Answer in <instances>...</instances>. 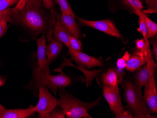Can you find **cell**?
I'll list each match as a JSON object with an SVG mask.
<instances>
[{
	"label": "cell",
	"mask_w": 157,
	"mask_h": 118,
	"mask_svg": "<svg viewBox=\"0 0 157 118\" xmlns=\"http://www.w3.org/2000/svg\"><path fill=\"white\" fill-rule=\"evenodd\" d=\"M5 109H6L1 104H0V113H1Z\"/></svg>",
	"instance_id": "cell-36"
},
{
	"label": "cell",
	"mask_w": 157,
	"mask_h": 118,
	"mask_svg": "<svg viewBox=\"0 0 157 118\" xmlns=\"http://www.w3.org/2000/svg\"><path fill=\"white\" fill-rule=\"evenodd\" d=\"M130 57V54L126 52L122 58L118 59L117 61V67L119 72L122 71L125 68L126 62L129 59Z\"/></svg>",
	"instance_id": "cell-24"
},
{
	"label": "cell",
	"mask_w": 157,
	"mask_h": 118,
	"mask_svg": "<svg viewBox=\"0 0 157 118\" xmlns=\"http://www.w3.org/2000/svg\"><path fill=\"white\" fill-rule=\"evenodd\" d=\"M55 38L64 44L67 48L70 47V34L67 29L63 26L60 21L58 20L54 25Z\"/></svg>",
	"instance_id": "cell-15"
},
{
	"label": "cell",
	"mask_w": 157,
	"mask_h": 118,
	"mask_svg": "<svg viewBox=\"0 0 157 118\" xmlns=\"http://www.w3.org/2000/svg\"><path fill=\"white\" fill-rule=\"evenodd\" d=\"M82 46V43L78 39L76 38L71 35L70 36V47L75 51H81Z\"/></svg>",
	"instance_id": "cell-25"
},
{
	"label": "cell",
	"mask_w": 157,
	"mask_h": 118,
	"mask_svg": "<svg viewBox=\"0 0 157 118\" xmlns=\"http://www.w3.org/2000/svg\"><path fill=\"white\" fill-rule=\"evenodd\" d=\"M11 10L10 9L0 12V20L2 18H7L8 19L9 22L11 21Z\"/></svg>",
	"instance_id": "cell-30"
},
{
	"label": "cell",
	"mask_w": 157,
	"mask_h": 118,
	"mask_svg": "<svg viewBox=\"0 0 157 118\" xmlns=\"http://www.w3.org/2000/svg\"><path fill=\"white\" fill-rule=\"evenodd\" d=\"M146 63L144 55L138 51L136 55L129 58L126 63L125 68L129 72H134Z\"/></svg>",
	"instance_id": "cell-17"
},
{
	"label": "cell",
	"mask_w": 157,
	"mask_h": 118,
	"mask_svg": "<svg viewBox=\"0 0 157 118\" xmlns=\"http://www.w3.org/2000/svg\"><path fill=\"white\" fill-rule=\"evenodd\" d=\"M143 98L147 107L153 113L157 112V91L154 75L144 86Z\"/></svg>",
	"instance_id": "cell-10"
},
{
	"label": "cell",
	"mask_w": 157,
	"mask_h": 118,
	"mask_svg": "<svg viewBox=\"0 0 157 118\" xmlns=\"http://www.w3.org/2000/svg\"><path fill=\"white\" fill-rule=\"evenodd\" d=\"M56 1L58 2V4L59 6L62 13L69 15L72 16L74 18H76V16L74 13L67 0H56Z\"/></svg>",
	"instance_id": "cell-21"
},
{
	"label": "cell",
	"mask_w": 157,
	"mask_h": 118,
	"mask_svg": "<svg viewBox=\"0 0 157 118\" xmlns=\"http://www.w3.org/2000/svg\"><path fill=\"white\" fill-rule=\"evenodd\" d=\"M39 118H65L66 117L65 113L62 110H59L56 107L52 112L44 115L39 116Z\"/></svg>",
	"instance_id": "cell-22"
},
{
	"label": "cell",
	"mask_w": 157,
	"mask_h": 118,
	"mask_svg": "<svg viewBox=\"0 0 157 118\" xmlns=\"http://www.w3.org/2000/svg\"><path fill=\"white\" fill-rule=\"evenodd\" d=\"M39 100L36 106H34L35 112L39 113V116L47 114L58 106L59 100L56 99L48 92L46 87L39 85Z\"/></svg>",
	"instance_id": "cell-5"
},
{
	"label": "cell",
	"mask_w": 157,
	"mask_h": 118,
	"mask_svg": "<svg viewBox=\"0 0 157 118\" xmlns=\"http://www.w3.org/2000/svg\"><path fill=\"white\" fill-rule=\"evenodd\" d=\"M140 1H144V0H140Z\"/></svg>",
	"instance_id": "cell-38"
},
{
	"label": "cell",
	"mask_w": 157,
	"mask_h": 118,
	"mask_svg": "<svg viewBox=\"0 0 157 118\" xmlns=\"http://www.w3.org/2000/svg\"><path fill=\"white\" fill-rule=\"evenodd\" d=\"M35 77L39 85H44L51 88L56 94L57 89L69 86L71 80L66 74L61 72L58 75H52L50 73L42 72L38 67L35 68Z\"/></svg>",
	"instance_id": "cell-4"
},
{
	"label": "cell",
	"mask_w": 157,
	"mask_h": 118,
	"mask_svg": "<svg viewBox=\"0 0 157 118\" xmlns=\"http://www.w3.org/2000/svg\"><path fill=\"white\" fill-rule=\"evenodd\" d=\"M157 64L153 59H151L146 63L137 70L135 75V84L140 87L145 86L154 75Z\"/></svg>",
	"instance_id": "cell-8"
},
{
	"label": "cell",
	"mask_w": 157,
	"mask_h": 118,
	"mask_svg": "<svg viewBox=\"0 0 157 118\" xmlns=\"http://www.w3.org/2000/svg\"><path fill=\"white\" fill-rule=\"evenodd\" d=\"M75 19V18L72 16L62 13L60 22L69 32L71 36L78 39L81 36V31Z\"/></svg>",
	"instance_id": "cell-12"
},
{
	"label": "cell",
	"mask_w": 157,
	"mask_h": 118,
	"mask_svg": "<svg viewBox=\"0 0 157 118\" xmlns=\"http://www.w3.org/2000/svg\"><path fill=\"white\" fill-rule=\"evenodd\" d=\"M133 12L137 15L139 18L142 19L145 23L148 30V37H152L157 35V24L156 23L152 21L144 12L139 10H133Z\"/></svg>",
	"instance_id": "cell-18"
},
{
	"label": "cell",
	"mask_w": 157,
	"mask_h": 118,
	"mask_svg": "<svg viewBox=\"0 0 157 118\" xmlns=\"http://www.w3.org/2000/svg\"><path fill=\"white\" fill-rule=\"evenodd\" d=\"M145 1L149 9L147 10H144V13H157V0H145Z\"/></svg>",
	"instance_id": "cell-26"
},
{
	"label": "cell",
	"mask_w": 157,
	"mask_h": 118,
	"mask_svg": "<svg viewBox=\"0 0 157 118\" xmlns=\"http://www.w3.org/2000/svg\"><path fill=\"white\" fill-rule=\"evenodd\" d=\"M41 0H20L11 10V21L14 20L34 33H45L52 38L50 27L43 10Z\"/></svg>",
	"instance_id": "cell-1"
},
{
	"label": "cell",
	"mask_w": 157,
	"mask_h": 118,
	"mask_svg": "<svg viewBox=\"0 0 157 118\" xmlns=\"http://www.w3.org/2000/svg\"><path fill=\"white\" fill-rule=\"evenodd\" d=\"M124 2L133 10H141L144 8L143 5L140 0H129L128 2Z\"/></svg>",
	"instance_id": "cell-27"
},
{
	"label": "cell",
	"mask_w": 157,
	"mask_h": 118,
	"mask_svg": "<svg viewBox=\"0 0 157 118\" xmlns=\"http://www.w3.org/2000/svg\"><path fill=\"white\" fill-rule=\"evenodd\" d=\"M76 18H77L78 21L83 25L96 29L112 36L115 37L119 39L123 38L115 25L111 20L107 19L91 21L82 19L77 16Z\"/></svg>",
	"instance_id": "cell-7"
},
{
	"label": "cell",
	"mask_w": 157,
	"mask_h": 118,
	"mask_svg": "<svg viewBox=\"0 0 157 118\" xmlns=\"http://www.w3.org/2000/svg\"><path fill=\"white\" fill-rule=\"evenodd\" d=\"M20 0H11V3H10V6H12L14 4H16Z\"/></svg>",
	"instance_id": "cell-35"
},
{
	"label": "cell",
	"mask_w": 157,
	"mask_h": 118,
	"mask_svg": "<svg viewBox=\"0 0 157 118\" xmlns=\"http://www.w3.org/2000/svg\"><path fill=\"white\" fill-rule=\"evenodd\" d=\"M37 44V61L39 67L44 73H50L49 63L47 55L46 36L43 34L40 38L36 40Z\"/></svg>",
	"instance_id": "cell-11"
},
{
	"label": "cell",
	"mask_w": 157,
	"mask_h": 118,
	"mask_svg": "<svg viewBox=\"0 0 157 118\" xmlns=\"http://www.w3.org/2000/svg\"><path fill=\"white\" fill-rule=\"evenodd\" d=\"M123 87L125 101L135 113L134 118H156L151 115V112L147 107L142 95V87L129 81L125 82Z\"/></svg>",
	"instance_id": "cell-3"
},
{
	"label": "cell",
	"mask_w": 157,
	"mask_h": 118,
	"mask_svg": "<svg viewBox=\"0 0 157 118\" xmlns=\"http://www.w3.org/2000/svg\"><path fill=\"white\" fill-rule=\"evenodd\" d=\"M102 81L105 85L118 87L119 82L118 74L113 69H110L106 73L103 74Z\"/></svg>",
	"instance_id": "cell-19"
},
{
	"label": "cell",
	"mask_w": 157,
	"mask_h": 118,
	"mask_svg": "<svg viewBox=\"0 0 157 118\" xmlns=\"http://www.w3.org/2000/svg\"><path fill=\"white\" fill-rule=\"evenodd\" d=\"M139 26L137 31L141 32L143 36L144 40L146 43H149V37H148V30L145 23L141 18H139Z\"/></svg>",
	"instance_id": "cell-23"
},
{
	"label": "cell",
	"mask_w": 157,
	"mask_h": 118,
	"mask_svg": "<svg viewBox=\"0 0 157 118\" xmlns=\"http://www.w3.org/2000/svg\"><path fill=\"white\" fill-rule=\"evenodd\" d=\"M42 1L44 6L47 9H52L53 7V3L52 0H42Z\"/></svg>",
	"instance_id": "cell-32"
},
{
	"label": "cell",
	"mask_w": 157,
	"mask_h": 118,
	"mask_svg": "<svg viewBox=\"0 0 157 118\" xmlns=\"http://www.w3.org/2000/svg\"><path fill=\"white\" fill-rule=\"evenodd\" d=\"M103 95L108 102L110 109L116 118H119L120 115L125 110L122 105L118 86L113 87L104 84Z\"/></svg>",
	"instance_id": "cell-6"
},
{
	"label": "cell",
	"mask_w": 157,
	"mask_h": 118,
	"mask_svg": "<svg viewBox=\"0 0 157 118\" xmlns=\"http://www.w3.org/2000/svg\"><path fill=\"white\" fill-rule=\"evenodd\" d=\"M68 52L72 59L77 63L78 66L90 69L103 66V63L98 59L82 52L75 51L71 47L68 48Z\"/></svg>",
	"instance_id": "cell-9"
},
{
	"label": "cell",
	"mask_w": 157,
	"mask_h": 118,
	"mask_svg": "<svg viewBox=\"0 0 157 118\" xmlns=\"http://www.w3.org/2000/svg\"><path fill=\"white\" fill-rule=\"evenodd\" d=\"M11 2V0H0V12L8 9Z\"/></svg>",
	"instance_id": "cell-29"
},
{
	"label": "cell",
	"mask_w": 157,
	"mask_h": 118,
	"mask_svg": "<svg viewBox=\"0 0 157 118\" xmlns=\"http://www.w3.org/2000/svg\"><path fill=\"white\" fill-rule=\"evenodd\" d=\"M5 82H6V80L0 76V87L4 85Z\"/></svg>",
	"instance_id": "cell-34"
},
{
	"label": "cell",
	"mask_w": 157,
	"mask_h": 118,
	"mask_svg": "<svg viewBox=\"0 0 157 118\" xmlns=\"http://www.w3.org/2000/svg\"><path fill=\"white\" fill-rule=\"evenodd\" d=\"M63 47L62 43L55 38L52 39L51 43L47 46V55L49 64L52 63L59 55L62 50Z\"/></svg>",
	"instance_id": "cell-16"
},
{
	"label": "cell",
	"mask_w": 157,
	"mask_h": 118,
	"mask_svg": "<svg viewBox=\"0 0 157 118\" xmlns=\"http://www.w3.org/2000/svg\"><path fill=\"white\" fill-rule=\"evenodd\" d=\"M136 48L138 51L143 54L146 62L152 59V53L151 50L150 43H146L144 39H138L135 41Z\"/></svg>",
	"instance_id": "cell-20"
},
{
	"label": "cell",
	"mask_w": 157,
	"mask_h": 118,
	"mask_svg": "<svg viewBox=\"0 0 157 118\" xmlns=\"http://www.w3.org/2000/svg\"><path fill=\"white\" fill-rule=\"evenodd\" d=\"M66 66H71V67H74L80 70H81L83 73L84 74L86 79V83L87 87L91 84V82L94 78L96 77V75L98 74L99 72H101V70H94L92 71H88L85 69V68L81 66H78V67L74 66L73 64L71 62L70 60L67 59L65 58H63V63L61 66L59 67L58 68L54 70V71H58L59 72H61L63 71V68Z\"/></svg>",
	"instance_id": "cell-14"
},
{
	"label": "cell",
	"mask_w": 157,
	"mask_h": 118,
	"mask_svg": "<svg viewBox=\"0 0 157 118\" xmlns=\"http://www.w3.org/2000/svg\"><path fill=\"white\" fill-rule=\"evenodd\" d=\"M151 44L153 47V54L155 56V60L157 61V39H153L151 40Z\"/></svg>",
	"instance_id": "cell-33"
},
{
	"label": "cell",
	"mask_w": 157,
	"mask_h": 118,
	"mask_svg": "<svg viewBox=\"0 0 157 118\" xmlns=\"http://www.w3.org/2000/svg\"><path fill=\"white\" fill-rule=\"evenodd\" d=\"M9 22L7 18H2L0 20V38L3 36L7 29V23Z\"/></svg>",
	"instance_id": "cell-28"
},
{
	"label": "cell",
	"mask_w": 157,
	"mask_h": 118,
	"mask_svg": "<svg viewBox=\"0 0 157 118\" xmlns=\"http://www.w3.org/2000/svg\"><path fill=\"white\" fill-rule=\"evenodd\" d=\"M35 112L34 106L31 105L25 109H5L0 113V118H26Z\"/></svg>",
	"instance_id": "cell-13"
},
{
	"label": "cell",
	"mask_w": 157,
	"mask_h": 118,
	"mask_svg": "<svg viewBox=\"0 0 157 118\" xmlns=\"http://www.w3.org/2000/svg\"><path fill=\"white\" fill-rule=\"evenodd\" d=\"M134 116L129 110H125L119 116V118H133Z\"/></svg>",
	"instance_id": "cell-31"
},
{
	"label": "cell",
	"mask_w": 157,
	"mask_h": 118,
	"mask_svg": "<svg viewBox=\"0 0 157 118\" xmlns=\"http://www.w3.org/2000/svg\"><path fill=\"white\" fill-rule=\"evenodd\" d=\"M100 100L101 97H99L92 103H85L77 99L65 90L61 89L58 106L61 108L67 118H92L88 113V110L98 105Z\"/></svg>",
	"instance_id": "cell-2"
},
{
	"label": "cell",
	"mask_w": 157,
	"mask_h": 118,
	"mask_svg": "<svg viewBox=\"0 0 157 118\" xmlns=\"http://www.w3.org/2000/svg\"><path fill=\"white\" fill-rule=\"evenodd\" d=\"M124 2H128V1H129V0H124Z\"/></svg>",
	"instance_id": "cell-37"
}]
</instances>
